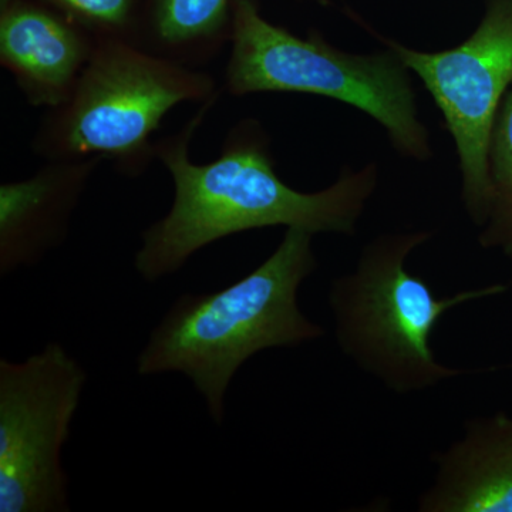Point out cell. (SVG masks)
Here are the masks:
<instances>
[{"label":"cell","mask_w":512,"mask_h":512,"mask_svg":"<svg viewBox=\"0 0 512 512\" xmlns=\"http://www.w3.org/2000/svg\"><path fill=\"white\" fill-rule=\"evenodd\" d=\"M218 99L202 103L178 133L157 141V161L170 174L174 197L167 214L144 229L134 255V269L150 284L177 274L201 249L241 232L286 227L353 235L376 190V164L343 168L325 190H295L276 174L271 140L252 117L231 127L215 160L194 163L192 140Z\"/></svg>","instance_id":"cell-1"},{"label":"cell","mask_w":512,"mask_h":512,"mask_svg":"<svg viewBox=\"0 0 512 512\" xmlns=\"http://www.w3.org/2000/svg\"><path fill=\"white\" fill-rule=\"evenodd\" d=\"M312 237L286 228L275 251L234 284L181 295L138 353V375H184L222 426L228 387L242 365L256 353L298 348L325 333L298 303L299 288L318 269Z\"/></svg>","instance_id":"cell-2"},{"label":"cell","mask_w":512,"mask_h":512,"mask_svg":"<svg viewBox=\"0 0 512 512\" xmlns=\"http://www.w3.org/2000/svg\"><path fill=\"white\" fill-rule=\"evenodd\" d=\"M431 237L430 231L379 235L363 248L356 268L333 279L329 289L335 338L343 355L397 394L424 392L473 373L440 363L431 336L456 306L508 291L507 285L493 284L436 296L406 265L414 249Z\"/></svg>","instance_id":"cell-3"},{"label":"cell","mask_w":512,"mask_h":512,"mask_svg":"<svg viewBox=\"0 0 512 512\" xmlns=\"http://www.w3.org/2000/svg\"><path fill=\"white\" fill-rule=\"evenodd\" d=\"M220 96L211 74L124 40L97 39L72 96L46 110L32 140L45 161L109 160L128 178L157 160L154 134L171 110Z\"/></svg>","instance_id":"cell-4"},{"label":"cell","mask_w":512,"mask_h":512,"mask_svg":"<svg viewBox=\"0 0 512 512\" xmlns=\"http://www.w3.org/2000/svg\"><path fill=\"white\" fill-rule=\"evenodd\" d=\"M225 90L234 97L298 93L342 101L375 119L403 157L424 163L433 156L410 70L392 47L343 52L316 30L302 37L269 22L256 0H232Z\"/></svg>","instance_id":"cell-5"},{"label":"cell","mask_w":512,"mask_h":512,"mask_svg":"<svg viewBox=\"0 0 512 512\" xmlns=\"http://www.w3.org/2000/svg\"><path fill=\"white\" fill-rule=\"evenodd\" d=\"M86 384L82 363L57 342L0 360V512L70 511L63 450Z\"/></svg>","instance_id":"cell-6"},{"label":"cell","mask_w":512,"mask_h":512,"mask_svg":"<svg viewBox=\"0 0 512 512\" xmlns=\"http://www.w3.org/2000/svg\"><path fill=\"white\" fill-rule=\"evenodd\" d=\"M433 97L456 143L461 200L468 217L483 228L490 215L491 136L512 86V0H487L480 25L461 45L420 52L383 39Z\"/></svg>","instance_id":"cell-7"},{"label":"cell","mask_w":512,"mask_h":512,"mask_svg":"<svg viewBox=\"0 0 512 512\" xmlns=\"http://www.w3.org/2000/svg\"><path fill=\"white\" fill-rule=\"evenodd\" d=\"M96 46V36L42 0L0 8V64L29 106L66 103Z\"/></svg>","instance_id":"cell-8"},{"label":"cell","mask_w":512,"mask_h":512,"mask_svg":"<svg viewBox=\"0 0 512 512\" xmlns=\"http://www.w3.org/2000/svg\"><path fill=\"white\" fill-rule=\"evenodd\" d=\"M101 161H46L29 178L0 185V276L36 266L64 244Z\"/></svg>","instance_id":"cell-9"},{"label":"cell","mask_w":512,"mask_h":512,"mask_svg":"<svg viewBox=\"0 0 512 512\" xmlns=\"http://www.w3.org/2000/svg\"><path fill=\"white\" fill-rule=\"evenodd\" d=\"M434 463L433 484L417 501L420 512H512V416L471 419Z\"/></svg>","instance_id":"cell-10"},{"label":"cell","mask_w":512,"mask_h":512,"mask_svg":"<svg viewBox=\"0 0 512 512\" xmlns=\"http://www.w3.org/2000/svg\"><path fill=\"white\" fill-rule=\"evenodd\" d=\"M232 0H148L141 47L198 67L229 45Z\"/></svg>","instance_id":"cell-11"},{"label":"cell","mask_w":512,"mask_h":512,"mask_svg":"<svg viewBox=\"0 0 512 512\" xmlns=\"http://www.w3.org/2000/svg\"><path fill=\"white\" fill-rule=\"evenodd\" d=\"M488 165L493 201L478 241L512 261V86L495 120Z\"/></svg>","instance_id":"cell-12"},{"label":"cell","mask_w":512,"mask_h":512,"mask_svg":"<svg viewBox=\"0 0 512 512\" xmlns=\"http://www.w3.org/2000/svg\"><path fill=\"white\" fill-rule=\"evenodd\" d=\"M97 39L141 45L148 0H42Z\"/></svg>","instance_id":"cell-13"}]
</instances>
